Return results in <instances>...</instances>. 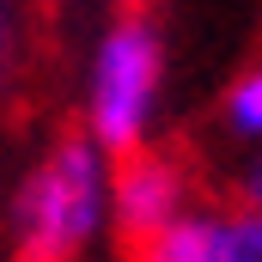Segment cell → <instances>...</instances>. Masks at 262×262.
<instances>
[{
  "label": "cell",
  "instance_id": "1",
  "mask_svg": "<svg viewBox=\"0 0 262 262\" xmlns=\"http://www.w3.org/2000/svg\"><path fill=\"white\" fill-rule=\"evenodd\" d=\"M110 177H116V159L85 128L55 134L31 159V171L18 177L12 207H6L12 262H85V250L116 226Z\"/></svg>",
  "mask_w": 262,
  "mask_h": 262
},
{
  "label": "cell",
  "instance_id": "2",
  "mask_svg": "<svg viewBox=\"0 0 262 262\" xmlns=\"http://www.w3.org/2000/svg\"><path fill=\"white\" fill-rule=\"evenodd\" d=\"M159 110H165V37L159 25L128 6L104 25V37L92 43V61H85V122L110 159L152 146L159 128Z\"/></svg>",
  "mask_w": 262,
  "mask_h": 262
},
{
  "label": "cell",
  "instance_id": "3",
  "mask_svg": "<svg viewBox=\"0 0 262 262\" xmlns=\"http://www.w3.org/2000/svg\"><path fill=\"white\" fill-rule=\"evenodd\" d=\"M195 207V183H189V165L165 146H140L116 159V177H110V220L116 232L134 244L159 238L171 220H183Z\"/></svg>",
  "mask_w": 262,
  "mask_h": 262
},
{
  "label": "cell",
  "instance_id": "4",
  "mask_svg": "<svg viewBox=\"0 0 262 262\" xmlns=\"http://www.w3.org/2000/svg\"><path fill=\"white\" fill-rule=\"evenodd\" d=\"M134 262H262V207H189L159 238L134 244Z\"/></svg>",
  "mask_w": 262,
  "mask_h": 262
},
{
  "label": "cell",
  "instance_id": "5",
  "mask_svg": "<svg viewBox=\"0 0 262 262\" xmlns=\"http://www.w3.org/2000/svg\"><path fill=\"white\" fill-rule=\"evenodd\" d=\"M220 128L244 146H262V55L250 67H238V79L220 98Z\"/></svg>",
  "mask_w": 262,
  "mask_h": 262
},
{
  "label": "cell",
  "instance_id": "6",
  "mask_svg": "<svg viewBox=\"0 0 262 262\" xmlns=\"http://www.w3.org/2000/svg\"><path fill=\"white\" fill-rule=\"evenodd\" d=\"M238 201L244 207H262V146H250V159L238 165Z\"/></svg>",
  "mask_w": 262,
  "mask_h": 262
},
{
  "label": "cell",
  "instance_id": "7",
  "mask_svg": "<svg viewBox=\"0 0 262 262\" xmlns=\"http://www.w3.org/2000/svg\"><path fill=\"white\" fill-rule=\"evenodd\" d=\"M6 43H12V12H6V0H0V61H6Z\"/></svg>",
  "mask_w": 262,
  "mask_h": 262
}]
</instances>
